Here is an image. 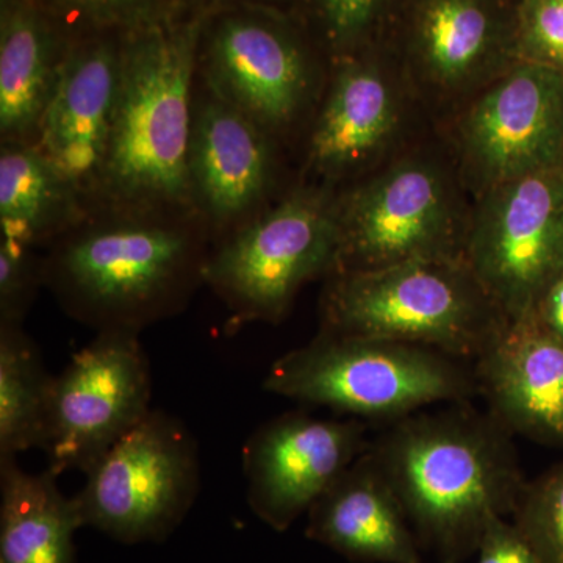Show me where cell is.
<instances>
[{
    "mask_svg": "<svg viewBox=\"0 0 563 563\" xmlns=\"http://www.w3.org/2000/svg\"><path fill=\"white\" fill-rule=\"evenodd\" d=\"M476 563L540 562L517 526L509 523L504 517H498L485 529L476 550Z\"/></svg>",
    "mask_w": 563,
    "mask_h": 563,
    "instance_id": "obj_29",
    "label": "cell"
},
{
    "mask_svg": "<svg viewBox=\"0 0 563 563\" xmlns=\"http://www.w3.org/2000/svg\"><path fill=\"white\" fill-rule=\"evenodd\" d=\"M384 44L440 91L485 88L520 62L517 0H402Z\"/></svg>",
    "mask_w": 563,
    "mask_h": 563,
    "instance_id": "obj_13",
    "label": "cell"
},
{
    "mask_svg": "<svg viewBox=\"0 0 563 563\" xmlns=\"http://www.w3.org/2000/svg\"><path fill=\"white\" fill-rule=\"evenodd\" d=\"M320 312L321 333L417 344L465 362L509 324L463 257L333 273Z\"/></svg>",
    "mask_w": 563,
    "mask_h": 563,
    "instance_id": "obj_4",
    "label": "cell"
},
{
    "mask_svg": "<svg viewBox=\"0 0 563 563\" xmlns=\"http://www.w3.org/2000/svg\"><path fill=\"white\" fill-rule=\"evenodd\" d=\"M336 222L333 273L463 257L468 231L446 172L418 157L395 163L336 196Z\"/></svg>",
    "mask_w": 563,
    "mask_h": 563,
    "instance_id": "obj_9",
    "label": "cell"
},
{
    "mask_svg": "<svg viewBox=\"0 0 563 563\" xmlns=\"http://www.w3.org/2000/svg\"><path fill=\"white\" fill-rule=\"evenodd\" d=\"M236 3H255V5H269L279 7V9H287L288 5H295V0H202L201 5L206 9H213V7L222 5H236Z\"/></svg>",
    "mask_w": 563,
    "mask_h": 563,
    "instance_id": "obj_31",
    "label": "cell"
},
{
    "mask_svg": "<svg viewBox=\"0 0 563 563\" xmlns=\"http://www.w3.org/2000/svg\"><path fill=\"white\" fill-rule=\"evenodd\" d=\"M54 376L22 324H0V461L43 450Z\"/></svg>",
    "mask_w": 563,
    "mask_h": 563,
    "instance_id": "obj_23",
    "label": "cell"
},
{
    "mask_svg": "<svg viewBox=\"0 0 563 563\" xmlns=\"http://www.w3.org/2000/svg\"><path fill=\"white\" fill-rule=\"evenodd\" d=\"M314 46L320 47L291 10L255 3L213 7L203 22L198 76L277 140L312 98Z\"/></svg>",
    "mask_w": 563,
    "mask_h": 563,
    "instance_id": "obj_7",
    "label": "cell"
},
{
    "mask_svg": "<svg viewBox=\"0 0 563 563\" xmlns=\"http://www.w3.org/2000/svg\"><path fill=\"white\" fill-rule=\"evenodd\" d=\"M385 44L332 60V77L310 133L307 168L324 187L369 165L401 118Z\"/></svg>",
    "mask_w": 563,
    "mask_h": 563,
    "instance_id": "obj_17",
    "label": "cell"
},
{
    "mask_svg": "<svg viewBox=\"0 0 563 563\" xmlns=\"http://www.w3.org/2000/svg\"><path fill=\"white\" fill-rule=\"evenodd\" d=\"M57 477L51 470L27 473L16 459L0 461V563H76L81 521Z\"/></svg>",
    "mask_w": 563,
    "mask_h": 563,
    "instance_id": "obj_22",
    "label": "cell"
},
{
    "mask_svg": "<svg viewBox=\"0 0 563 563\" xmlns=\"http://www.w3.org/2000/svg\"><path fill=\"white\" fill-rule=\"evenodd\" d=\"M459 141L484 191L563 162V74L517 62L481 92Z\"/></svg>",
    "mask_w": 563,
    "mask_h": 563,
    "instance_id": "obj_12",
    "label": "cell"
},
{
    "mask_svg": "<svg viewBox=\"0 0 563 563\" xmlns=\"http://www.w3.org/2000/svg\"><path fill=\"white\" fill-rule=\"evenodd\" d=\"M87 211L76 185L36 143L0 144V236L47 250Z\"/></svg>",
    "mask_w": 563,
    "mask_h": 563,
    "instance_id": "obj_21",
    "label": "cell"
},
{
    "mask_svg": "<svg viewBox=\"0 0 563 563\" xmlns=\"http://www.w3.org/2000/svg\"><path fill=\"white\" fill-rule=\"evenodd\" d=\"M211 247L196 211L91 207L43 254L44 287L96 332H141L187 309Z\"/></svg>",
    "mask_w": 563,
    "mask_h": 563,
    "instance_id": "obj_1",
    "label": "cell"
},
{
    "mask_svg": "<svg viewBox=\"0 0 563 563\" xmlns=\"http://www.w3.org/2000/svg\"><path fill=\"white\" fill-rule=\"evenodd\" d=\"M536 317L548 331L563 342V277L555 282L553 288L544 296Z\"/></svg>",
    "mask_w": 563,
    "mask_h": 563,
    "instance_id": "obj_30",
    "label": "cell"
},
{
    "mask_svg": "<svg viewBox=\"0 0 563 563\" xmlns=\"http://www.w3.org/2000/svg\"><path fill=\"white\" fill-rule=\"evenodd\" d=\"M368 444L357 418L324 420L290 412L266 422L243 448L252 512L274 531H287Z\"/></svg>",
    "mask_w": 563,
    "mask_h": 563,
    "instance_id": "obj_14",
    "label": "cell"
},
{
    "mask_svg": "<svg viewBox=\"0 0 563 563\" xmlns=\"http://www.w3.org/2000/svg\"><path fill=\"white\" fill-rule=\"evenodd\" d=\"M85 476L74 496L81 528L121 543L163 542L198 496V446L176 417L151 410Z\"/></svg>",
    "mask_w": 563,
    "mask_h": 563,
    "instance_id": "obj_8",
    "label": "cell"
},
{
    "mask_svg": "<svg viewBox=\"0 0 563 563\" xmlns=\"http://www.w3.org/2000/svg\"><path fill=\"white\" fill-rule=\"evenodd\" d=\"M209 9L185 2L122 33L117 120L95 206L192 210L188 150Z\"/></svg>",
    "mask_w": 563,
    "mask_h": 563,
    "instance_id": "obj_3",
    "label": "cell"
},
{
    "mask_svg": "<svg viewBox=\"0 0 563 563\" xmlns=\"http://www.w3.org/2000/svg\"><path fill=\"white\" fill-rule=\"evenodd\" d=\"M463 258L507 322L536 318L563 277V162L484 191Z\"/></svg>",
    "mask_w": 563,
    "mask_h": 563,
    "instance_id": "obj_10",
    "label": "cell"
},
{
    "mask_svg": "<svg viewBox=\"0 0 563 563\" xmlns=\"http://www.w3.org/2000/svg\"><path fill=\"white\" fill-rule=\"evenodd\" d=\"M473 363L477 393L507 431L563 443V342L537 317L509 322Z\"/></svg>",
    "mask_w": 563,
    "mask_h": 563,
    "instance_id": "obj_18",
    "label": "cell"
},
{
    "mask_svg": "<svg viewBox=\"0 0 563 563\" xmlns=\"http://www.w3.org/2000/svg\"><path fill=\"white\" fill-rule=\"evenodd\" d=\"M443 352L372 336L321 333L282 355L263 388L357 420L398 421L477 395L473 366Z\"/></svg>",
    "mask_w": 563,
    "mask_h": 563,
    "instance_id": "obj_5",
    "label": "cell"
},
{
    "mask_svg": "<svg viewBox=\"0 0 563 563\" xmlns=\"http://www.w3.org/2000/svg\"><path fill=\"white\" fill-rule=\"evenodd\" d=\"M336 247V196L307 185L214 243L203 276L228 307L229 325L277 324L307 282L331 276Z\"/></svg>",
    "mask_w": 563,
    "mask_h": 563,
    "instance_id": "obj_6",
    "label": "cell"
},
{
    "mask_svg": "<svg viewBox=\"0 0 563 563\" xmlns=\"http://www.w3.org/2000/svg\"><path fill=\"white\" fill-rule=\"evenodd\" d=\"M43 287L38 250L0 236V324H22Z\"/></svg>",
    "mask_w": 563,
    "mask_h": 563,
    "instance_id": "obj_27",
    "label": "cell"
},
{
    "mask_svg": "<svg viewBox=\"0 0 563 563\" xmlns=\"http://www.w3.org/2000/svg\"><path fill=\"white\" fill-rule=\"evenodd\" d=\"M512 523L540 563H563V462L521 488Z\"/></svg>",
    "mask_w": 563,
    "mask_h": 563,
    "instance_id": "obj_26",
    "label": "cell"
},
{
    "mask_svg": "<svg viewBox=\"0 0 563 563\" xmlns=\"http://www.w3.org/2000/svg\"><path fill=\"white\" fill-rule=\"evenodd\" d=\"M306 536L361 563H422L398 496L366 448L310 507Z\"/></svg>",
    "mask_w": 563,
    "mask_h": 563,
    "instance_id": "obj_19",
    "label": "cell"
},
{
    "mask_svg": "<svg viewBox=\"0 0 563 563\" xmlns=\"http://www.w3.org/2000/svg\"><path fill=\"white\" fill-rule=\"evenodd\" d=\"M122 33L70 41L57 88L41 120L36 146L95 206L117 120Z\"/></svg>",
    "mask_w": 563,
    "mask_h": 563,
    "instance_id": "obj_16",
    "label": "cell"
},
{
    "mask_svg": "<svg viewBox=\"0 0 563 563\" xmlns=\"http://www.w3.org/2000/svg\"><path fill=\"white\" fill-rule=\"evenodd\" d=\"M152 380L140 332L101 331L52 384L43 451L47 470L87 474L151 412Z\"/></svg>",
    "mask_w": 563,
    "mask_h": 563,
    "instance_id": "obj_11",
    "label": "cell"
},
{
    "mask_svg": "<svg viewBox=\"0 0 563 563\" xmlns=\"http://www.w3.org/2000/svg\"><path fill=\"white\" fill-rule=\"evenodd\" d=\"M368 453L420 547L442 563L476 554L490 521L512 517L526 484L512 433L466 402L393 421Z\"/></svg>",
    "mask_w": 563,
    "mask_h": 563,
    "instance_id": "obj_2",
    "label": "cell"
},
{
    "mask_svg": "<svg viewBox=\"0 0 563 563\" xmlns=\"http://www.w3.org/2000/svg\"><path fill=\"white\" fill-rule=\"evenodd\" d=\"M73 38L125 33L172 13L187 0H36Z\"/></svg>",
    "mask_w": 563,
    "mask_h": 563,
    "instance_id": "obj_25",
    "label": "cell"
},
{
    "mask_svg": "<svg viewBox=\"0 0 563 563\" xmlns=\"http://www.w3.org/2000/svg\"><path fill=\"white\" fill-rule=\"evenodd\" d=\"M402 0H295L306 27L332 60L387 40Z\"/></svg>",
    "mask_w": 563,
    "mask_h": 563,
    "instance_id": "obj_24",
    "label": "cell"
},
{
    "mask_svg": "<svg viewBox=\"0 0 563 563\" xmlns=\"http://www.w3.org/2000/svg\"><path fill=\"white\" fill-rule=\"evenodd\" d=\"M276 140L198 76L188 181L192 209L213 244L269 206Z\"/></svg>",
    "mask_w": 563,
    "mask_h": 563,
    "instance_id": "obj_15",
    "label": "cell"
},
{
    "mask_svg": "<svg viewBox=\"0 0 563 563\" xmlns=\"http://www.w3.org/2000/svg\"><path fill=\"white\" fill-rule=\"evenodd\" d=\"M70 41L36 0H0L2 143H35Z\"/></svg>",
    "mask_w": 563,
    "mask_h": 563,
    "instance_id": "obj_20",
    "label": "cell"
},
{
    "mask_svg": "<svg viewBox=\"0 0 563 563\" xmlns=\"http://www.w3.org/2000/svg\"><path fill=\"white\" fill-rule=\"evenodd\" d=\"M518 58L563 74V0H517Z\"/></svg>",
    "mask_w": 563,
    "mask_h": 563,
    "instance_id": "obj_28",
    "label": "cell"
}]
</instances>
